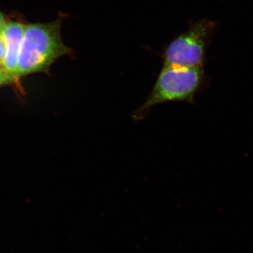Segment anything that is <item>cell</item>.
Here are the masks:
<instances>
[{
	"mask_svg": "<svg viewBox=\"0 0 253 253\" xmlns=\"http://www.w3.org/2000/svg\"><path fill=\"white\" fill-rule=\"evenodd\" d=\"M5 54H6V44L2 33H0V66L2 65L4 61Z\"/></svg>",
	"mask_w": 253,
	"mask_h": 253,
	"instance_id": "obj_5",
	"label": "cell"
},
{
	"mask_svg": "<svg viewBox=\"0 0 253 253\" xmlns=\"http://www.w3.org/2000/svg\"><path fill=\"white\" fill-rule=\"evenodd\" d=\"M214 29L215 23L208 20L192 23L166 48L163 66L204 68L206 49Z\"/></svg>",
	"mask_w": 253,
	"mask_h": 253,
	"instance_id": "obj_3",
	"label": "cell"
},
{
	"mask_svg": "<svg viewBox=\"0 0 253 253\" xmlns=\"http://www.w3.org/2000/svg\"><path fill=\"white\" fill-rule=\"evenodd\" d=\"M5 24H6V23H5L4 15L0 12V33H1V31H2L3 28H4Z\"/></svg>",
	"mask_w": 253,
	"mask_h": 253,
	"instance_id": "obj_7",
	"label": "cell"
},
{
	"mask_svg": "<svg viewBox=\"0 0 253 253\" xmlns=\"http://www.w3.org/2000/svg\"><path fill=\"white\" fill-rule=\"evenodd\" d=\"M25 28L21 23L11 21L6 23L1 31L6 44V54L1 67L11 80L18 77V58Z\"/></svg>",
	"mask_w": 253,
	"mask_h": 253,
	"instance_id": "obj_4",
	"label": "cell"
},
{
	"mask_svg": "<svg viewBox=\"0 0 253 253\" xmlns=\"http://www.w3.org/2000/svg\"><path fill=\"white\" fill-rule=\"evenodd\" d=\"M60 28L59 21L26 26L18 58V76L45 71L57 58L68 54Z\"/></svg>",
	"mask_w": 253,
	"mask_h": 253,
	"instance_id": "obj_2",
	"label": "cell"
},
{
	"mask_svg": "<svg viewBox=\"0 0 253 253\" xmlns=\"http://www.w3.org/2000/svg\"><path fill=\"white\" fill-rule=\"evenodd\" d=\"M11 81H12V80L6 75V73H5L4 70H3L2 67L0 66V86H1V84H5V83H9V82Z\"/></svg>",
	"mask_w": 253,
	"mask_h": 253,
	"instance_id": "obj_6",
	"label": "cell"
},
{
	"mask_svg": "<svg viewBox=\"0 0 253 253\" xmlns=\"http://www.w3.org/2000/svg\"><path fill=\"white\" fill-rule=\"evenodd\" d=\"M205 83L204 68L163 66L144 104L133 113L134 120L146 117L156 105L168 102L193 104Z\"/></svg>",
	"mask_w": 253,
	"mask_h": 253,
	"instance_id": "obj_1",
	"label": "cell"
}]
</instances>
